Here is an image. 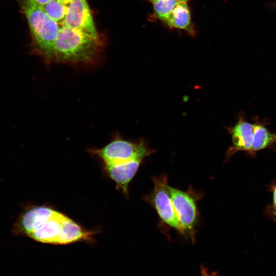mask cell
<instances>
[{
  "mask_svg": "<svg viewBox=\"0 0 276 276\" xmlns=\"http://www.w3.org/2000/svg\"><path fill=\"white\" fill-rule=\"evenodd\" d=\"M104 48L101 36L95 38L61 25L55 44L54 63L72 65H93Z\"/></svg>",
  "mask_w": 276,
  "mask_h": 276,
  "instance_id": "cell-1",
  "label": "cell"
},
{
  "mask_svg": "<svg viewBox=\"0 0 276 276\" xmlns=\"http://www.w3.org/2000/svg\"><path fill=\"white\" fill-rule=\"evenodd\" d=\"M20 4L30 28L34 52L47 63L54 62L55 44L61 25L41 6L25 2Z\"/></svg>",
  "mask_w": 276,
  "mask_h": 276,
  "instance_id": "cell-2",
  "label": "cell"
},
{
  "mask_svg": "<svg viewBox=\"0 0 276 276\" xmlns=\"http://www.w3.org/2000/svg\"><path fill=\"white\" fill-rule=\"evenodd\" d=\"M87 236V230L56 211L28 237L41 243L62 245L84 241Z\"/></svg>",
  "mask_w": 276,
  "mask_h": 276,
  "instance_id": "cell-3",
  "label": "cell"
},
{
  "mask_svg": "<svg viewBox=\"0 0 276 276\" xmlns=\"http://www.w3.org/2000/svg\"><path fill=\"white\" fill-rule=\"evenodd\" d=\"M91 151L103 161L104 166L143 159L150 152L144 141L131 142L118 135L103 147Z\"/></svg>",
  "mask_w": 276,
  "mask_h": 276,
  "instance_id": "cell-4",
  "label": "cell"
},
{
  "mask_svg": "<svg viewBox=\"0 0 276 276\" xmlns=\"http://www.w3.org/2000/svg\"><path fill=\"white\" fill-rule=\"evenodd\" d=\"M168 190L179 221L181 234L188 236L193 242L197 218L195 197L190 192H183L169 185Z\"/></svg>",
  "mask_w": 276,
  "mask_h": 276,
  "instance_id": "cell-5",
  "label": "cell"
},
{
  "mask_svg": "<svg viewBox=\"0 0 276 276\" xmlns=\"http://www.w3.org/2000/svg\"><path fill=\"white\" fill-rule=\"evenodd\" d=\"M153 181L154 189L149 199L151 203L162 221L181 233L179 221L168 190L167 176L153 177Z\"/></svg>",
  "mask_w": 276,
  "mask_h": 276,
  "instance_id": "cell-6",
  "label": "cell"
},
{
  "mask_svg": "<svg viewBox=\"0 0 276 276\" xmlns=\"http://www.w3.org/2000/svg\"><path fill=\"white\" fill-rule=\"evenodd\" d=\"M62 25L95 38L100 36L86 0H73L67 5L66 15Z\"/></svg>",
  "mask_w": 276,
  "mask_h": 276,
  "instance_id": "cell-7",
  "label": "cell"
},
{
  "mask_svg": "<svg viewBox=\"0 0 276 276\" xmlns=\"http://www.w3.org/2000/svg\"><path fill=\"white\" fill-rule=\"evenodd\" d=\"M235 124L227 128L231 135L233 145L227 151L226 156L230 158L238 151H245L251 155L254 136V124L247 120L243 111L237 114Z\"/></svg>",
  "mask_w": 276,
  "mask_h": 276,
  "instance_id": "cell-8",
  "label": "cell"
},
{
  "mask_svg": "<svg viewBox=\"0 0 276 276\" xmlns=\"http://www.w3.org/2000/svg\"><path fill=\"white\" fill-rule=\"evenodd\" d=\"M142 159H137L126 163L104 166L108 175L117 185V188L124 195L128 194V185L136 174Z\"/></svg>",
  "mask_w": 276,
  "mask_h": 276,
  "instance_id": "cell-9",
  "label": "cell"
},
{
  "mask_svg": "<svg viewBox=\"0 0 276 276\" xmlns=\"http://www.w3.org/2000/svg\"><path fill=\"white\" fill-rule=\"evenodd\" d=\"M254 121V136L251 155H255L257 151L266 148H271L276 152V131H270L267 125L269 124L268 118L260 120L255 117Z\"/></svg>",
  "mask_w": 276,
  "mask_h": 276,
  "instance_id": "cell-10",
  "label": "cell"
},
{
  "mask_svg": "<svg viewBox=\"0 0 276 276\" xmlns=\"http://www.w3.org/2000/svg\"><path fill=\"white\" fill-rule=\"evenodd\" d=\"M164 24L171 29L182 30L192 37L196 33L187 3L178 2Z\"/></svg>",
  "mask_w": 276,
  "mask_h": 276,
  "instance_id": "cell-11",
  "label": "cell"
},
{
  "mask_svg": "<svg viewBox=\"0 0 276 276\" xmlns=\"http://www.w3.org/2000/svg\"><path fill=\"white\" fill-rule=\"evenodd\" d=\"M178 2L177 0H156L152 3L153 11L150 18L165 24Z\"/></svg>",
  "mask_w": 276,
  "mask_h": 276,
  "instance_id": "cell-12",
  "label": "cell"
},
{
  "mask_svg": "<svg viewBox=\"0 0 276 276\" xmlns=\"http://www.w3.org/2000/svg\"><path fill=\"white\" fill-rule=\"evenodd\" d=\"M41 7L51 19L62 25L66 15L67 5L59 0H52Z\"/></svg>",
  "mask_w": 276,
  "mask_h": 276,
  "instance_id": "cell-13",
  "label": "cell"
},
{
  "mask_svg": "<svg viewBox=\"0 0 276 276\" xmlns=\"http://www.w3.org/2000/svg\"><path fill=\"white\" fill-rule=\"evenodd\" d=\"M200 274L201 276H217V272L216 271H211L208 268L203 265L200 266Z\"/></svg>",
  "mask_w": 276,
  "mask_h": 276,
  "instance_id": "cell-14",
  "label": "cell"
},
{
  "mask_svg": "<svg viewBox=\"0 0 276 276\" xmlns=\"http://www.w3.org/2000/svg\"><path fill=\"white\" fill-rule=\"evenodd\" d=\"M19 2H25L32 3L42 6L52 0H19Z\"/></svg>",
  "mask_w": 276,
  "mask_h": 276,
  "instance_id": "cell-15",
  "label": "cell"
},
{
  "mask_svg": "<svg viewBox=\"0 0 276 276\" xmlns=\"http://www.w3.org/2000/svg\"><path fill=\"white\" fill-rule=\"evenodd\" d=\"M273 199L272 204L271 206V214H273L276 212V186H275L272 189Z\"/></svg>",
  "mask_w": 276,
  "mask_h": 276,
  "instance_id": "cell-16",
  "label": "cell"
},
{
  "mask_svg": "<svg viewBox=\"0 0 276 276\" xmlns=\"http://www.w3.org/2000/svg\"><path fill=\"white\" fill-rule=\"evenodd\" d=\"M59 1L66 5H68L73 1V0H59Z\"/></svg>",
  "mask_w": 276,
  "mask_h": 276,
  "instance_id": "cell-17",
  "label": "cell"
},
{
  "mask_svg": "<svg viewBox=\"0 0 276 276\" xmlns=\"http://www.w3.org/2000/svg\"><path fill=\"white\" fill-rule=\"evenodd\" d=\"M178 2L188 3L190 0H177Z\"/></svg>",
  "mask_w": 276,
  "mask_h": 276,
  "instance_id": "cell-18",
  "label": "cell"
},
{
  "mask_svg": "<svg viewBox=\"0 0 276 276\" xmlns=\"http://www.w3.org/2000/svg\"><path fill=\"white\" fill-rule=\"evenodd\" d=\"M143 1H146V2H150L151 3H153L156 0H143Z\"/></svg>",
  "mask_w": 276,
  "mask_h": 276,
  "instance_id": "cell-19",
  "label": "cell"
},
{
  "mask_svg": "<svg viewBox=\"0 0 276 276\" xmlns=\"http://www.w3.org/2000/svg\"><path fill=\"white\" fill-rule=\"evenodd\" d=\"M272 215L276 218V212L272 214Z\"/></svg>",
  "mask_w": 276,
  "mask_h": 276,
  "instance_id": "cell-20",
  "label": "cell"
}]
</instances>
